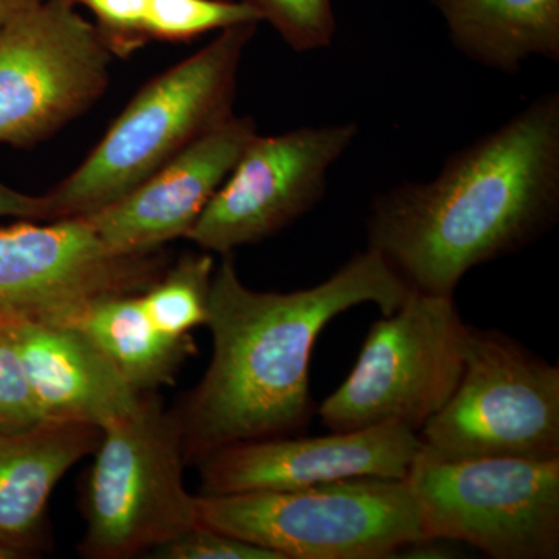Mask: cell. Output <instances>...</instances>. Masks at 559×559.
<instances>
[{
  "label": "cell",
  "instance_id": "obj_9",
  "mask_svg": "<svg viewBox=\"0 0 559 559\" xmlns=\"http://www.w3.org/2000/svg\"><path fill=\"white\" fill-rule=\"evenodd\" d=\"M112 51L72 0H43L0 28V143L36 145L108 90Z\"/></svg>",
  "mask_w": 559,
  "mask_h": 559
},
{
  "label": "cell",
  "instance_id": "obj_2",
  "mask_svg": "<svg viewBox=\"0 0 559 559\" xmlns=\"http://www.w3.org/2000/svg\"><path fill=\"white\" fill-rule=\"evenodd\" d=\"M559 216V94L547 92L455 151L429 182L382 191L373 250L412 290L452 296L474 267L520 252Z\"/></svg>",
  "mask_w": 559,
  "mask_h": 559
},
{
  "label": "cell",
  "instance_id": "obj_19",
  "mask_svg": "<svg viewBox=\"0 0 559 559\" xmlns=\"http://www.w3.org/2000/svg\"><path fill=\"white\" fill-rule=\"evenodd\" d=\"M248 22L261 21L241 0H151L146 35L150 40L186 43Z\"/></svg>",
  "mask_w": 559,
  "mask_h": 559
},
{
  "label": "cell",
  "instance_id": "obj_20",
  "mask_svg": "<svg viewBox=\"0 0 559 559\" xmlns=\"http://www.w3.org/2000/svg\"><path fill=\"white\" fill-rule=\"evenodd\" d=\"M266 21L290 49H325L336 33L333 0H241Z\"/></svg>",
  "mask_w": 559,
  "mask_h": 559
},
{
  "label": "cell",
  "instance_id": "obj_1",
  "mask_svg": "<svg viewBox=\"0 0 559 559\" xmlns=\"http://www.w3.org/2000/svg\"><path fill=\"white\" fill-rule=\"evenodd\" d=\"M409 293L373 250L356 253L312 288L250 289L231 253L213 272L209 319L212 359L201 381L171 409L187 465L238 441L293 436L310 423V360L319 334L352 308L382 316Z\"/></svg>",
  "mask_w": 559,
  "mask_h": 559
},
{
  "label": "cell",
  "instance_id": "obj_17",
  "mask_svg": "<svg viewBox=\"0 0 559 559\" xmlns=\"http://www.w3.org/2000/svg\"><path fill=\"white\" fill-rule=\"evenodd\" d=\"M73 326L102 349L140 395L171 384L186 359L197 352L190 334L171 336L151 322L140 294L94 301Z\"/></svg>",
  "mask_w": 559,
  "mask_h": 559
},
{
  "label": "cell",
  "instance_id": "obj_6",
  "mask_svg": "<svg viewBox=\"0 0 559 559\" xmlns=\"http://www.w3.org/2000/svg\"><path fill=\"white\" fill-rule=\"evenodd\" d=\"M468 329L454 297L409 289L370 326L355 367L320 404L323 425L333 432L388 425L419 432L457 388Z\"/></svg>",
  "mask_w": 559,
  "mask_h": 559
},
{
  "label": "cell",
  "instance_id": "obj_8",
  "mask_svg": "<svg viewBox=\"0 0 559 559\" xmlns=\"http://www.w3.org/2000/svg\"><path fill=\"white\" fill-rule=\"evenodd\" d=\"M406 479L426 540H459L495 559L559 557V457L418 454Z\"/></svg>",
  "mask_w": 559,
  "mask_h": 559
},
{
  "label": "cell",
  "instance_id": "obj_13",
  "mask_svg": "<svg viewBox=\"0 0 559 559\" xmlns=\"http://www.w3.org/2000/svg\"><path fill=\"white\" fill-rule=\"evenodd\" d=\"M257 134L252 117L234 114L130 193L83 218L114 252H157L189 235Z\"/></svg>",
  "mask_w": 559,
  "mask_h": 559
},
{
  "label": "cell",
  "instance_id": "obj_26",
  "mask_svg": "<svg viewBox=\"0 0 559 559\" xmlns=\"http://www.w3.org/2000/svg\"><path fill=\"white\" fill-rule=\"evenodd\" d=\"M14 554H11L7 547H3L2 544H0V559H14Z\"/></svg>",
  "mask_w": 559,
  "mask_h": 559
},
{
  "label": "cell",
  "instance_id": "obj_15",
  "mask_svg": "<svg viewBox=\"0 0 559 559\" xmlns=\"http://www.w3.org/2000/svg\"><path fill=\"white\" fill-rule=\"evenodd\" d=\"M102 429L43 421L0 432V544L14 557L40 549L50 496L68 471L94 455Z\"/></svg>",
  "mask_w": 559,
  "mask_h": 559
},
{
  "label": "cell",
  "instance_id": "obj_24",
  "mask_svg": "<svg viewBox=\"0 0 559 559\" xmlns=\"http://www.w3.org/2000/svg\"><path fill=\"white\" fill-rule=\"evenodd\" d=\"M0 218L49 221L46 197L21 193L0 182Z\"/></svg>",
  "mask_w": 559,
  "mask_h": 559
},
{
  "label": "cell",
  "instance_id": "obj_18",
  "mask_svg": "<svg viewBox=\"0 0 559 559\" xmlns=\"http://www.w3.org/2000/svg\"><path fill=\"white\" fill-rule=\"evenodd\" d=\"M215 261L212 253H187L175 266L140 294L151 322L171 336H187L209 319L210 288Z\"/></svg>",
  "mask_w": 559,
  "mask_h": 559
},
{
  "label": "cell",
  "instance_id": "obj_10",
  "mask_svg": "<svg viewBox=\"0 0 559 559\" xmlns=\"http://www.w3.org/2000/svg\"><path fill=\"white\" fill-rule=\"evenodd\" d=\"M162 250L121 255L84 218L0 229V325L73 326L94 301L142 294L167 271Z\"/></svg>",
  "mask_w": 559,
  "mask_h": 559
},
{
  "label": "cell",
  "instance_id": "obj_4",
  "mask_svg": "<svg viewBox=\"0 0 559 559\" xmlns=\"http://www.w3.org/2000/svg\"><path fill=\"white\" fill-rule=\"evenodd\" d=\"M197 498L201 524L282 559H382L426 540L407 479Z\"/></svg>",
  "mask_w": 559,
  "mask_h": 559
},
{
  "label": "cell",
  "instance_id": "obj_22",
  "mask_svg": "<svg viewBox=\"0 0 559 559\" xmlns=\"http://www.w3.org/2000/svg\"><path fill=\"white\" fill-rule=\"evenodd\" d=\"M95 16L108 49L117 57H128L148 43L146 17L151 0H72Z\"/></svg>",
  "mask_w": 559,
  "mask_h": 559
},
{
  "label": "cell",
  "instance_id": "obj_23",
  "mask_svg": "<svg viewBox=\"0 0 559 559\" xmlns=\"http://www.w3.org/2000/svg\"><path fill=\"white\" fill-rule=\"evenodd\" d=\"M160 559H282L274 551L253 546L204 524H197L182 535L151 551Z\"/></svg>",
  "mask_w": 559,
  "mask_h": 559
},
{
  "label": "cell",
  "instance_id": "obj_12",
  "mask_svg": "<svg viewBox=\"0 0 559 559\" xmlns=\"http://www.w3.org/2000/svg\"><path fill=\"white\" fill-rule=\"evenodd\" d=\"M419 450L418 432L399 425L238 441L198 463V495L286 491L353 477L406 479Z\"/></svg>",
  "mask_w": 559,
  "mask_h": 559
},
{
  "label": "cell",
  "instance_id": "obj_3",
  "mask_svg": "<svg viewBox=\"0 0 559 559\" xmlns=\"http://www.w3.org/2000/svg\"><path fill=\"white\" fill-rule=\"evenodd\" d=\"M259 25L224 28L197 53L148 81L83 164L44 194L49 221L83 218L112 204L230 119L241 60Z\"/></svg>",
  "mask_w": 559,
  "mask_h": 559
},
{
  "label": "cell",
  "instance_id": "obj_21",
  "mask_svg": "<svg viewBox=\"0 0 559 559\" xmlns=\"http://www.w3.org/2000/svg\"><path fill=\"white\" fill-rule=\"evenodd\" d=\"M43 421L16 345L0 325V432H17Z\"/></svg>",
  "mask_w": 559,
  "mask_h": 559
},
{
  "label": "cell",
  "instance_id": "obj_14",
  "mask_svg": "<svg viewBox=\"0 0 559 559\" xmlns=\"http://www.w3.org/2000/svg\"><path fill=\"white\" fill-rule=\"evenodd\" d=\"M25 377L44 421L105 429L139 406L140 395L75 326L10 323Z\"/></svg>",
  "mask_w": 559,
  "mask_h": 559
},
{
  "label": "cell",
  "instance_id": "obj_16",
  "mask_svg": "<svg viewBox=\"0 0 559 559\" xmlns=\"http://www.w3.org/2000/svg\"><path fill=\"white\" fill-rule=\"evenodd\" d=\"M452 46L471 61L516 73L530 58L559 61V0H429Z\"/></svg>",
  "mask_w": 559,
  "mask_h": 559
},
{
  "label": "cell",
  "instance_id": "obj_11",
  "mask_svg": "<svg viewBox=\"0 0 559 559\" xmlns=\"http://www.w3.org/2000/svg\"><path fill=\"white\" fill-rule=\"evenodd\" d=\"M356 135L353 121L257 134L187 240L204 252L227 255L285 230L322 200L331 167Z\"/></svg>",
  "mask_w": 559,
  "mask_h": 559
},
{
  "label": "cell",
  "instance_id": "obj_25",
  "mask_svg": "<svg viewBox=\"0 0 559 559\" xmlns=\"http://www.w3.org/2000/svg\"><path fill=\"white\" fill-rule=\"evenodd\" d=\"M43 0H0V28Z\"/></svg>",
  "mask_w": 559,
  "mask_h": 559
},
{
  "label": "cell",
  "instance_id": "obj_5",
  "mask_svg": "<svg viewBox=\"0 0 559 559\" xmlns=\"http://www.w3.org/2000/svg\"><path fill=\"white\" fill-rule=\"evenodd\" d=\"M83 496L81 557L127 559L153 551L200 524L187 491L182 437L156 392L102 429Z\"/></svg>",
  "mask_w": 559,
  "mask_h": 559
},
{
  "label": "cell",
  "instance_id": "obj_7",
  "mask_svg": "<svg viewBox=\"0 0 559 559\" xmlns=\"http://www.w3.org/2000/svg\"><path fill=\"white\" fill-rule=\"evenodd\" d=\"M433 460L559 457V369L496 330L469 325L457 388L418 432Z\"/></svg>",
  "mask_w": 559,
  "mask_h": 559
}]
</instances>
